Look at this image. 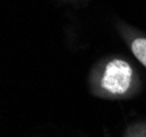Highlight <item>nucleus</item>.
<instances>
[{"label":"nucleus","instance_id":"nucleus-2","mask_svg":"<svg viewBox=\"0 0 146 137\" xmlns=\"http://www.w3.org/2000/svg\"><path fill=\"white\" fill-rule=\"evenodd\" d=\"M131 50L135 58L146 67V38H140L134 40L131 45Z\"/></svg>","mask_w":146,"mask_h":137},{"label":"nucleus","instance_id":"nucleus-1","mask_svg":"<svg viewBox=\"0 0 146 137\" xmlns=\"http://www.w3.org/2000/svg\"><path fill=\"white\" fill-rule=\"evenodd\" d=\"M133 70L125 60L112 59L107 64L102 78V87L112 94H123L132 82Z\"/></svg>","mask_w":146,"mask_h":137}]
</instances>
